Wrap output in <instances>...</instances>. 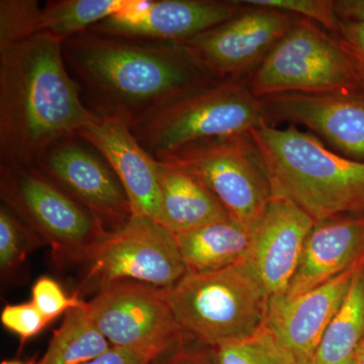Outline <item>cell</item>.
<instances>
[{
	"mask_svg": "<svg viewBox=\"0 0 364 364\" xmlns=\"http://www.w3.org/2000/svg\"><path fill=\"white\" fill-rule=\"evenodd\" d=\"M336 13L339 20L364 21V0H338Z\"/></svg>",
	"mask_w": 364,
	"mask_h": 364,
	"instance_id": "33",
	"label": "cell"
},
{
	"mask_svg": "<svg viewBox=\"0 0 364 364\" xmlns=\"http://www.w3.org/2000/svg\"><path fill=\"white\" fill-rule=\"evenodd\" d=\"M1 364H39V363H33V361H30V363H21V361H2Z\"/></svg>",
	"mask_w": 364,
	"mask_h": 364,
	"instance_id": "35",
	"label": "cell"
},
{
	"mask_svg": "<svg viewBox=\"0 0 364 364\" xmlns=\"http://www.w3.org/2000/svg\"><path fill=\"white\" fill-rule=\"evenodd\" d=\"M215 351L219 364H298L265 326L249 338L223 345Z\"/></svg>",
	"mask_w": 364,
	"mask_h": 364,
	"instance_id": "25",
	"label": "cell"
},
{
	"mask_svg": "<svg viewBox=\"0 0 364 364\" xmlns=\"http://www.w3.org/2000/svg\"><path fill=\"white\" fill-rule=\"evenodd\" d=\"M42 6L36 0L0 1V47L21 42L40 32Z\"/></svg>",
	"mask_w": 364,
	"mask_h": 364,
	"instance_id": "26",
	"label": "cell"
},
{
	"mask_svg": "<svg viewBox=\"0 0 364 364\" xmlns=\"http://www.w3.org/2000/svg\"><path fill=\"white\" fill-rule=\"evenodd\" d=\"M64 60L98 116L139 119L215 79L183 45L141 42L86 31L63 41Z\"/></svg>",
	"mask_w": 364,
	"mask_h": 364,
	"instance_id": "1",
	"label": "cell"
},
{
	"mask_svg": "<svg viewBox=\"0 0 364 364\" xmlns=\"http://www.w3.org/2000/svg\"><path fill=\"white\" fill-rule=\"evenodd\" d=\"M248 85L260 98L282 93L359 91L350 63L336 38L301 18H296L252 72Z\"/></svg>",
	"mask_w": 364,
	"mask_h": 364,
	"instance_id": "8",
	"label": "cell"
},
{
	"mask_svg": "<svg viewBox=\"0 0 364 364\" xmlns=\"http://www.w3.org/2000/svg\"><path fill=\"white\" fill-rule=\"evenodd\" d=\"M79 294L95 293L119 280L168 289L188 269L176 239L156 220L133 215L122 229L107 235L90 259Z\"/></svg>",
	"mask_w": 364,
	"mask_h": 364,
	"instance_id": "9",
	"label": "cell"
},
{
	"mask_svg": "<svg viewBox=\"0 0 364 364\" xmlns=\"http://www.w3.org/2000/svg\"><path fill=\"white\" fill-rule=\"evenodd\" d=\"M335 38L350 63L359 92L364 95V21L340 20Z\"/></svg>",
	"mask_w": 364,
	"mask_h": 364,
	"instance_id": "29",
	"label": "cell"
},
{
	"mask_svg": "<svg viewBox=\"0 0 364 364\" xmlns=\"http://www.w3.org/2000/svg\"><path fill=\"white\" fill-rule=\"evenodd\" d=\"M0 198L49 246L59 267L86 263L109 234L33 165H0Z\"/></svg>",
	"mask_w": 364,
	"mask_h": 364,
	"instance_id": "6",
	"label": "cell"
},
{
	"mask_svg": "<svg viewBox=\"0 0 364 364\" xmlns=\"http://www.w3.org/2000/svg\"><path fill=\"white\" fill-rule=\"evenodd\" d=\"M358 267L296 298L270 299L264 326L296 363L312 364L318 345L341 305Z\"/></svg>",
	"mask_w": 364,
	"mask_h": 364,
	"instance_id": "16",
	"label": "cell"
},
{
	"mask_svg": "<svg viewBox=\"0 0 364 364\" xmlns=\"http://www.w3.org/2000/svg\"><path fill=\"white\" fill-rule=\"evenodd\" d=\"M32 301L50 323L62 314L85 303L79 299L78 294L67 296L58 282L48 277H40L33 284Z\"/></svg>",
	"mask_w": 364,
	"mask_h": 364,
	"instance_id": "28",
	"label": "cell"
},
{
	"mask_svg": "<svg viewBox=\"0 0 364 364\" xmlns=\"http://www.w3.org/2000/svg\"><path fill=\"white\" fill-rule=\"evenodd\" d=\"M158 181L160 224L171 233H183L230 217L219 200L184 170L158 161Z\"/></svg>",
	"mask_w": 364,
	"mask_h": 364,
	"instance_id": "19",
	"label": "cell"
},
{
	"mask_svg": "<svg viewBox=\"0 0 364 364\" xmlns=\"http://www.w3.org/2000/svg\"><path fill=\"white\" fill-rule=\"evenodd\" d=\"M198 179L232 219L256 228L272 200V186L250 134L193 144L158 159Z\"/></svg>",
	"mask_w": 364,
	"mask_h": 364,
	"instance_id": "7",
	"label": "cell"
},
{
	"mask_svg": "<svg viewBox=\"0 0 364 364\" xmlns=\"http://www.w3.org/2000/svg\"><path fill=\"white\" fill-rule=\"evenodd\" d=\"M254 231L231 217L176 235L179 252L188 272L223 269L246 259Z\"/></svg>",
	"mask_w": 364,
	"mask_h": 364,
	"instance_id": "20",
	"label": "cell"
},
{
	"mask_svg": "<svg viewBox=\"0 0 364 364\" xmlns=\"http://www.w3.org/2000/svg\"><path fill=\"white\" fill-rule=\"evenodd\" d=\"M82 305L65 314L39 364H85L112 348Z\"/></svg>",
	"mask_w": 364,
	"mask_h": 364,
	"instance_id": "23",
	"label": "cell"
},
{
	"mask_svg": "<svg viewBox=\"0 0 364 364\" xmlns=\"http://www.w3.org/2000/svg\"><path fill=\"white\" fill-rule=\"evenodd\" d=\"M352 364H364V339L355 352Z\"/></svg>",
	"mask_w": 364,
	"mask_h": 364,
	"instance_id": "34",
	"label": "cell"
},
{
	"mask_svg": "<svg viewBox=\"0 0 364 364\" xmlns=\"http://www.w3.org/2000/svg\"><path fill=\"white\" fill-rule=\"evenodd\" d=\"M273 198H284L315 222L364 214V161L341 156L311 134L269 124L250 132Z\"/></svg>",
	"mask_w": 364,
	"mask_h": 364,
	"instance_id": "3",
	"label": "cell"
},
{
	"mask_svg": "<svg viewBox=\"0 0 364 364\" xmlns=\"http://www.w3.org/2000/svg\"><path fill=\"white\" fill-rule=\"evenodd\" d=\"M151 364H219L217 351L186 334Z\"/></svg>",
	"mask_w": 364,
	"mask_h": 364,
	"instance_id": "31",
	"label": "cell"
},
{
	"mask_svg": "<svg viewBox=\"0 0 364 364\" xmlns=\"http://www.w3.org/2000/svg\"><path fill=\"white\" fill-rule=\"evenodd\" d=\"M263 102L270 119L303 124L348 158L364 161L363 93H282Z\"/></svg>",
	"mask_w": 364,
	"mask_h": 364,
	"instance_id": "14",
	"label": "cell"
},
{
	"mask_svg": "<svg viewBox=\"0 0 364 364\" xmlns=\"http://www.w3.org/2000/svg\"><path fill=\"white\" fill-rule=\"evenodd\" d=\"M32 165L90 210L107 233L122 229L133 217L130 200L114 169L81 136L51 144Z\"/></svg>",
	"mask_w": 364,
	"mask_h": 364,
	"instance_id": "10",
	"label": "cell"
},
{
	"mask_svg": "<svg viewBox=\"0 0 364 364\" xmlns=\"http://www.w3.org/2000/svg\"><path fill=\"white\" fill-rule=\"evenodd\" d=\"M364 257V214L315 222L309 232L298 268L282 299H291L322 286Z\"/></svg>",
	"mask_w": 364,
	"mask_h": 364,
	"instance_id": "18",
	"label": "cell"
},
{
	"mask_svg": "<svg viewBox=\"0 0 364 364\" xmlns=\"http://www.w3.org/2000/svg\"><path fill=\"white\" fill-rule=\"evenodd\" d=\"M43 246L20 217L1 203L0 208V274L4 284H21L26 260L33 249Z\"/></svg>",
	"mask_w": 364,
	"mask_h": 364,
	"instance_id": "24",
	"label": "cell"
},
{
	"mask_svg": "<svg viewBox=\"0 0 364 364\" xmlns=\"http://www.w3.org/2000/svg\"><path fill=\"white\" fill-rule=\"evenodd\" d=\"M298 16L274 9L247 11L183 43L193 61L215 80L253 71L291 30Z\"/></svg>",
	"mask_w": 364,
	"mask_h": 364,
	"instance_id": "12",
	"label": "cell"
},
{
	"mask_svg": "<svg viewBox=\"0 0 364 364\" xmlns=\"http://www.w3.org/2000/svg\"><path fill=\"white\" fill-rule=\"evenodd\" d=\"M109 162L130 200L133 215L160 223L158 161L121 117L98 116L78 133Z\"/></svg>",
	"mask_w": 364,
	"mask_h": 364,
	"instance_id": "15",
	"label": "cell"
},
{
	"mask_svg": "<svg viewBox=\"0 0 364 364\" xmlns=\"http://www.w3.org/2000/svg\"><path fill=\"white\" fill-rule=\"evenodd\" d=\"M364 339V257L326 330L312 364H352Z\"/></svg>",
	"mask_w": 364,
	"mask_h": 364,
	"instance_id": "21",
	"label": "cell"
},
{
	"mask_svg": "<svg viewBox=\"0 0 364 364\" xmlns=\"http://www.w3.org/2000/svg\"><path fill=\"white\" fill-rule=\"evenodd\" d=\"M48 33L0 47V165H32L51 144L97 117Z\"/></svg>",
	"mask_w": 364,
	"mask_h": 364,
	"instance_id": "2",
	"label": "cell"
},
{
	"mask_svg": "<svg viewBox=\"0 0 364 364\" xmlns=\"http://www.w3.org/2000/svg\"><path fill=\"white\" fill-rule=\"evenodd\" d=\"M246 6L274 9L294 14L298 18L317 21L326 30L336 36L339 18L334 0H241Z\"/></svg>",
	"mask_w": 364,
	"mask_h": 364,
	"instance_id": "27",
	"label": "cell"
},
{
	"mask_svg": "<svg viewBox=\"0 0 364 364\" xmlns=\"http://www.w3.org/2000/svg\"><path fill=\"white\" fill-rule=\"evenodd\" d=\"M169 347L151 346L139 347V348L112 347L102 355L85 364H151L157 356Z\"/></svg>",
	"mask_w": 364,
	"mask_h": 364,
	"instance_id": "32",
	"label": "cell"
},
{
	"mask_svg": "<svg viewBox=\"0 0 364 364\" xmlns=\"http://www.w3.org/2000/svg\"><path fill=\"white\" fill-rule=\"evenodd\" d=\"M0 320L6 329L21 340L32 338L50 324L32 301L4 306Z\"/></svg>",
	"mask_w": 364,
	"mask_h": 364,
	"instance_id": "30",
	"label": "cell"
},
{
	"mask_svg": "<svg viewBox=\"0 0 364 364\" xmlns=\"http://www.w3.org/2000/svg\"><path fill=\"white\" fill-rule=\"evenodd\" d=\"M143 0H59L42 6L39 33L65 41L116 14L135 11Z\"/></svg>",
	"mask_w": 364,
	"mask_h": 364,
	"instance_id": "22",
	"label": "cell"
},
{
	"mask_svg": "<svg viewBox=\"0 0 364 364\" xmlns=\"http://www.w3.org/2000/svg\"><path fill=\"white\" fill-rule=\"evenodd\" d=\"M315 221L294 203L272 198L254 231L252 261L270 299L286 293Z\"/></svg>",
	"mask_w": 364,
	"mask_h": 364,
	"instance_id": "17",
	"label": "cell"
},
{
	"mask_svg": "<svg viewBox=\"0 0 364 364\" xmlns=\"http://www.w3.org/2000/svg\"><path fill=\"white\" fill-rule=\"evenodd\" d=\"M250 7L241 0H143L135 11L112 16L88 31L122 39L181 45Z\"/></svg>",
	"mask_w": 364,
	"mask_h": 364,
	"instance_id": "13",
	"label": "cell"
},
{
	"mask_svg": "<svg viewBox=\"0 0 364 364\" xmlns=\"http://www.w3.org/2000/svg\"><path fill=\"white\" fill-rule=\"evenodd\" d=\"M263 98L247 81L215 80L146 114L131 128L144 149L158 160L193 144L249 133L269 124Z\"/></svg>",
	"mask_w": 364,
	"mask_h": 364,
	"instance_id": "4",
	"label": "cell"
},
{
	"mask_svg": "<svg viewBox=\"0 0 364 364\" xmlns=\"http://www.w3.org/2000/svg\"><path fill=\"white\" fill-rule=\"evenodd\" d=\"M85 306L112 347H169L186 335L177 324L166 289L150 284L112 282L85 301Z\"/></svg>",
	"mask_w": 364,
	"mask_h": 364,
	"instance_id": "11",
	"label": "cell"
},
{
	"mask_svg": "<svg viewBox=\"0 0 364 364\" xmlns=\"http://www.w3.org/2000/svg\"><path fill=\"white\" fill-rule=\"evenodd\" d=\"M182 331L217 349L259 331L270 296L252 261L208 272H188L166 289Z\"/></svg>",
	"mask_w": 364,
	"mask_h": 364,
	"instance_id": "5",
	"label": "cell"
}]
</instances>
